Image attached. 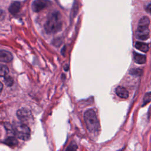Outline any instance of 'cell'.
<instances>
[{"mask_svg": "<svg viewBox=\"0 0 151 151\" xmlns=\"http://www.w3.org/2000/svg\"><path fill=\"white\" fill-rule=\"evenodd\" d=\"M62 17L58 11L55 10L50 12L44 24V29L47 34H55L62 28Z\"/></svg>", "mask_w": 151, "mask_h": 151, "instance_id": "obj_1", "label": "cell"}, {"mask_svg": "<svg viewBox=\"0 0 151 151\" xmlns=\"http://www.w3.org/2000/svg\"><path fill=\"white\" fill-rule=\"evenodd\" d=\"M84 119L87 129L90 133H96L99 130V122L95 111L93 109H89L85 112Z\"/></svg>", "mask_w": 151, "mask_h": 151, "instance_id": "obj_2", "label": "cell"}, {"mask_svg": "<svg viewBox=\"0 0 151 151\" xmlns=\"http://www.w3.org/2000/svg\"><path fill=\"white\" fill-rule=\"evenodd\" d=\"M12 130L14 134L20 139L27 140L30 137L29 127L21 122H14L12 126Z\"/></svg>", "mask_w": 151, "mask_h": 151, "instance_id": "obj_3", "label": "cell"}, {"mask_svg": "<svg viewBox=\"0 0 151 151\" xmlns=\"http://www.w3.org/2000/svg\"><path fill=\"white\" fill-rule=\"evenodd\" d=\"M17 116L21 123L27 126L28 124L32 123L34 121L31 111L25 108L19 109L17 111Z\"/></svg>", "mask_w": 151, "mask_h": 151, "instance_id": "obj_4", "label": "cell"}, {"mask_svg": "<svg viewBox=\"0 0 151 151\" xmlns=\"http://www.w3.org/2000/svg\"><path fill=\"white\" fill-rule=\"evenodd\" d=\"M50 4V2L44 0L34 1L31 5V8L34 12H38L45 8Z\"/></svg>", "mask_w": 151, "mask_h": 151, "instance_id": "obj_5", "label": "cell"}, {"mask_svg": "<svg viewBox=\"0 0 151 151\" xmlns=\"http://www.w3.org/2000/svg\"><path fill=\"white\" fill-rule=\"evenodd\" d=\"M150 36V31L148 27L138 26L136 31V37L138 39L142 40H146L149 38Z\"/></svg>", "mask_w": 151, "mask_h": 151, "instance_id": "obj_6", "label": "cell"}, {"mask_svg": "<svg viewBox=\"0 0 151 151\" xmlns=\"http://www.w3.org/2000/svg\"><path fill=\"white\" fill-rule=\"evenodd\" d=\"M13 59L12 54L6 50H0V62L9 63Z\"/></svg>", "mask_w": 151, "mask_h": 151, "instance_id": "obj_7", "label": "cell"}, {"mask_svg": "<svg viewBox=\"0 0 151 151\" xmlns=\"http://www.w3.org/2000/svg\"><path fill=\"white\" fill-rule=\"evenodd\" d=\"M116 94L122 99H127L129 97V92L126 88L123 86H118L116 88Z\"/></svg>", "mask_w": 151, "mask_h": 151, "instance_id": "obj_8", "label": "cell"}, {"mask_svg": "<svg viewBox=\"0 0 151 151\" xmlns=\"http://www.w3.org/2000/svg\"><path fill=\"white\" fill-rule=\"evenodd\" d=\"M20 8H21L20 2L18 1H14L10 4L8 8V10L11 14H15L19 11Z\"/></svg>", "mask_w": 151, "mask_h": 151, "instance_id": "obj_9", "label": "cell"}, {"mask_svg": "<svg viewBox=\"0 0 151 151\" xmlns=\"http://www.w3.org/2000/svg\"><path fill=\"white\" fill-rule=\"evenodd\" d=\"M133 58L135 62L137 64H144L146 62V57L145 55L136 52H133Z\"/></svg>", "mask_w": 151, "mask_h": 151, "instance_id": "obj_10", "label": "cell"}, {"mask_svg": "<svg viewBox=\"0 0 151 151\" xmlns=\"http://www.w3.org/2000/svg\"><path fill=\"white\" fill-rule=\"evenodd\" d=\"M135 47L139 50V51H141L142 52H146L149 51V46L147 44L141 42H136L135 44Z\"/></svg>", "mask_w": 151, "mask_h": 151, "instance_id": "obj_11", "label": "cell"}, {"mask_svg": "<svg viewBox=\"0 0 151 151\" xmlns=\"http://www.w3.org/2000/svg\"><path fill=\"white\" fill-rule=\"evenodd\" d=\"M4 143L9 146H14L18 143V140L17 139L13 136H9L7 137L4 141Z\"/></svg>", "mask_w": 151, "mask_h": 151, "instance_id": "obj_12", "label": "cell"}, {"mask_svg": "<svg viewBox=\"0 0 151 151\" xmlns=\"http://www.w3.org/2000/svg\"><path fill=\"white\" fill-rule=\"evenodd\" d=\"M150 24V19L149 18L146 17H143L139 22V25L138 26H143V27H148V25Z\"/></svg>", "mask_w": 151, "mask_h": 151, "instance_id": "obj_13", "label": "cell"}, {"mask_svg": "<svg viewBox=\"0 0 151 151\" xmlns=\"http://www.w3.org/2000/svg\"><path fill=\"white\" fill-rule=\"evenodd\" d=\"M9 73V68L5 65H0V76L5 77Z\"/></svg>", "mask_w": 151, "mask_h": 151, "instance_id": "obj_14", "label": "cell"}, {"mask_svg": "<svg viewBox=\"0 0 151 151\" xmlns=\"http://www.w3.org/2000/svg\"><path fill=\"white\" fill-rule=\"evenodd\" d=\"M150 101H151V92H147L145 94L143 97V102H142V107L146 105Z\"/></svg>", "mask_w": 151, "mask_h": 151, "instance_id": "obj_15", "label": "cell"}, {"mask_svg": "<svg viewBox=\"0 0 151 151\" xmlns=\"http://www.w3.org/2000/svg\"><path fill=\"white\" fill-rule=\"evenodd\" d=\"M142 73V70L139 68H133L130 70V74L133 76H140Z\"/></svg>", "mask_w": 151, "mask_h": 151, "instance_id": "obj_16", "label": "cell"}, {"mask_svg": "<svg viewBox=\"0 0 151 151\" xmlns=\"http://www.w3.org/2000/svg\"><path fill=\"white\" fill-rule=\"evenodd\" d=\"M77 146L76 145V143H71L69 145V146L67 148L65 151H77Z\"/></svg>", "mask_w": 151, "mask_h": 151, "instance_id": "obj_17", "label": "cell"}, {"mask_svg": "<svg viewBox=\"0 0 151 151\" xmlns=\"http://www.w3.org/2000/svg\"><path fill=\"white\" fill-rule=\"evenodd\" d=\"M5 83L8 86H12V84H13L12 78L10 76H6V77H5Z\"/></svg>", "mask_w": 151, "mask_h": 151, "instance_id": "obj_18", "label": "cell"}, {"mask_svg": "<svg viewBox=\"0 0 151 151\" xmlns=\"http://www.w3.org/2000/svg\"><path fill=\"white\" fill-rule=\"evenodd\" d=\"M146 11L148 12L151 13V2L149 3L146 6Z\"/></svg>", "mask_w": 151, "mask_h": 151, "instance_id": "obj_19", "label": "cell"}, {"mask_svg": "<svg viewBox=\"0 0 151 151\" xmlns=\"http://www.w3.org/2000/svg\"><path fill=\"white\" fill-rule=\"evenodd\" d=\"M2 88H3V84H2V83L0 81V93L2 91Z\"/></svg>", "mask_w": 151, "mask_h": 151, "instance_id": "obj_20", "label": "cell"}, {"mask_svg": "<svg viewBox=\"0 0 151 151\" xmlns=\"http://www.w3.org/2000/svg\"><path fill=\"white\" fill-rule=\"evenodd\" d=\"M1 15H2V12H0V17L1 16Z\"/></svg>", "mask_w": 151, "mask_h": 151, "instance_id": "obj_21", "label": "cell"}]
</instances>
